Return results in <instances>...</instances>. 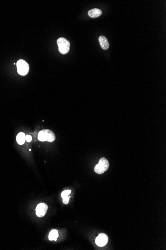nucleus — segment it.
<instances>
[{
  "label": "nucleus",
  "mask_w": 166,
  "mask_h": 250,
  "mask_svg": "<svg viewBox=\"0 0 166 250\" xmlns=\"http://www.w3.org/2000/svg\"><path fill=\"white\" fill-rule=\"evenodd\" d=\"M38 139L40 141H48L52 142L54 141L56 137L54 132L49 129H43L41 131L38 135Z\"/></svg>",
  "instance_id": "nucleus-1"
},
{
  "label": "nucleus",
  "mask_w": 166,
  "mask_h": 250,
  "mask_svg": "<svg viewBox=\"0 0 166 250\" xmlns=\"http://www.w3.org/2000/svg\"><path fill=\"white\" fill-rule=\"evenodd\" d=\"M109 167V161L105 157L101 158L98 163L95 165V171L98 174H101L107 171Z\"/></svg>",
  "instance_id": "nucleus-2"
},
{
  "label": "nucleus",
  "mask_w": 166,
  "mask_h": 250,
  "mask_svg": "<svg viewBox=\"0 0 166 250\" xmlns=\"http://www.w3.org/2000/svg\"><path fill=\"white\" fill-rule=\"evenodd\" d=\"M60 53L65 55L69 52L70 43L64 38H59L57 41Z\"/></svg>",
  "instance_id": "nucleus-3"
},
{
  "label": "nucleus",
  "mask_w": 166,
  "mask_h": 250,
  "mask_svg": "<svg viewBox=\"0 0 166 250\" xmlns=\"http://www.w3.org/2000/svg\"><path fill=\"white\" fill-rule=\"evenodd\" d=\"M17 68L18 74L23 76H26L29 70V64L24 59H20L17 62Z\"/></svg>",
  "instance_id": "nucleus-4"
},
{
  "label": "nucleus",
  "mask_w": 166,
  "mask_h": 250,
  "mask_svg": "<svg viewBox=\"0 0 166 250\" xmlns=\"http://www.w3.org/2000/svg\"><path fill=\"white\" fill-rule=\"evenodd\" d=\"M48 210V206L46 203H41L38 205L36 208V214L38 217H43L46 215Z\"/></svg>",
  "instance_id": "nucleus-5"
},
{
  "label": "nucleus",
  "mask_w": 166,
  "mask_h": 250,
  "mask_svg": "<svg viewBox=\"0 0 166 250\" xmlns=\"http://www.w3.org/2000/svg\"><path fill=\"white\" fill-rule=\"evenodd\" d=\"M109 238L105 234L101 233L98 235L95 239V243L99 247H104L107 244Z\"/></svg>",
  "instance_id": "nucleus-6"
},
{
  "label": "nucleus",
  "mask_w": 166,
  "mask_h": 250,
  "mask_svg": "<svg viewBox=\"0 0 166 250\" xmlns=\"http://www.w3.org/2000/svg\"><path fill=\"white\" fill-rule=\"evenodd\" d=\"M99 42L101 46V48L104 50H107L109 47V41L107 40V38L104 36H101L98 39Z\"/></svg>",
  "instance_id": "nucleus-7"
},
{
  "label": "nucleus",
  "mask_w": 166,
  "mask_h": 250,
  "mask_svg": "<svg viewBox=\"0 0 166 250\" xmlns=\"http://www.w3.org/2000/svg\"><path fill=\"white\" fill-rule=\"evenodd\" d=\"M102 14V11L98 9H93L88 12V15L92 18H96L100 17Z\"/></svg>",
  "instance_id": "nucleus-8"
},
{
  "label": "nucleus",
  "mask_w": 166,
  "mask_h": 250,
  "mask_svg": "<svg viewBox=\"0 0 166 250\" xmlns=\"http://www.w3.org/2000/svg\"><path fill=\"white\" fill-rule=\"evenodd\" d=\"M17 141L20 145L24 144L26 141V135L23 132H20L18 134L17 136Z\"/></svg>",
  "instance_id": "nucleus-9"
},
{
  "label": "nucleus",
  "mask_w": 166,
  "mask_h": 250,
  "mask_svg": "<svg viewBox=\"0 0 166 250\" xmlns=\"http://www.w3.org/2000/svg\"><path fill=\"white\" fill-rule=\"evenodd\" d=\"M58 237V232L57 230H52L50 232L48 236L49 240L50 241L54 240V241H56Z\"/></svg>",
  "instance_id": "nucleus-10"
},
{
  "label": "nucleus",
  "mask_w": 166,
  "mask_h": 250,
  "mask_svg": "<svg viewBox=\"0 0 166 250\" xmlns=\"http://www.w3.org/2000/svg\"><path fill=\"white\" fill-rule=\"evenodd\" d=\"M71 193V191L70 190H67L64 191L61 193V197H62V198H65V197H67V196H68V195Z\"/></svg>",
  "instance_id": "nucleus-11"
},
{
  "label": "nucleus",
  "mask_w": 166,
  "mask_h": 250,
  "mask_svg": "<svg viewBox=\"0 0 166 250\" xmlns=\"http://www.w3.org/2000/svg\"><path fill=\"white\" fill-rule=\"evenodd\" d=\"M70 197L68 196L65 197L63 198V202L65 204H68L69 203V201Z\"/></svg>",
  "instance_id": "nucleus-12"
},
{
  "label": "nucleus",
  "mask_w": 166,
  "mask_h": 250,
  "mask_svg": "<svg viewBox=\"0 0 166 250\" xmlns=\"http://www.w3.org/2000/svg\"><path fill=\"white\" fill-rule=\"evenodd\" d=\"M26 140L28 142H30L32 140V137L30 135H27L26 136Z\"/></svg>",
  "instance_id": "nucleus-13"
}]
</instances>
